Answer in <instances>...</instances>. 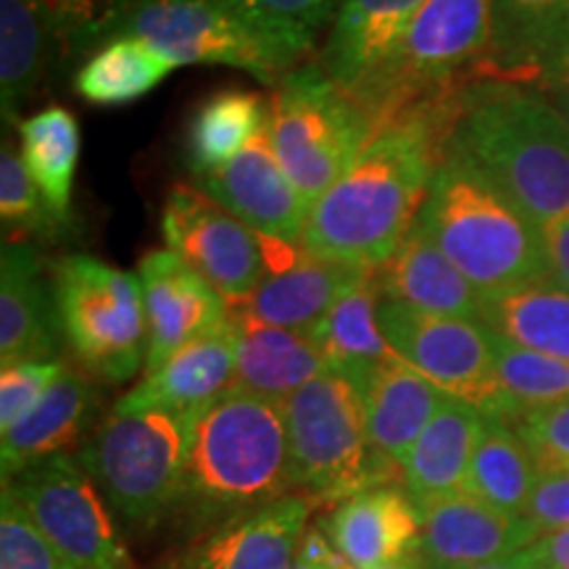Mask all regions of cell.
I'll return each mask as SVG.
<instances>
[{
    "instance_id": "1",
    "label": "cell",
    "mask_w": 569,
    "mask_h": 569,
    "mask_svg": "<svg viewBox=\"0 0 569 569\" xmlns=\"http://www.w3.org/2000/svg\"><path fill=\"white\" fill-rule=\"evenodd\" d=\"M448 98L415 106L375 132L359 159L311 206L301 240L306 251L361 269L386 264L425 203Z\"/></svg>"
},
{
    "instance_id": "2",
    "label": "cell",
    "mask_w": 569,
    "mask_h": 569,
    "mask_svg": "<svg viewBox=\"0 0 569 569\" xmlns=\"http://www.w3.org/2000/svg\"><path fill=\"white\" fill-rule=\"evenodd\" d=\"M440 146L543 227L569 213V124L546 92L482 80L448 98Z\"/></svg>"
},
{
    "instance_id": "3",
    "label": "cell",
    "mask_w": 569,
    "mask_h": 569,
    "mask_svg": "<svg viewBox=\"0 0 569 569\" xmlns=\"http://www.w3.org/2000/svg\"><path fill=\"white\" fill-rule=\"evenodd\" d=\"M417 222L480 296L551 280L543 227L443 146Z\"/></svg>"
},
{
    "instance_id": "4",
    "label": "cell",
    "mask_w": 569,
    "mask_h": 569,
    "mask_svg": "<svg viewBox=\"0 0 569 569\" xmlns=\"http://www.w3.org/2000/svg\"><path fill=\"white\" fill-rule=\"evenodd\" d=\"M293 465L284 403L230 388L198 411L184 498L211 515H243L290 496Z\"/></svg>"
},
{
    "instance_id": "5",
    "label": "cell",
    "mask_w": 569,
    "mask_h": 569,
    "mask_svg": "<svg viewBox=\"0 0 569 569\" xmlns=\"http://www.w3.org/2000/svg\"><path fill=\"white\" fill-rule=\"evenodd\" d=\"M196 415L172 409H117L82 448V467L106 501L132 522H156L184 498Z\"/></svg>"
},
{
    "instance_id": "6",
    "label": "cell",
    "mask_w": 569,
    "mask_h": 569,
    "mask_svg": "<svg viewBox=\"0 0 569 569\" xmlns=\"http://www.w3.org/2000/svg\"><path fill=\"white\" fill-rule=\"evenodd\" d=\"M290 465L296 488L319 501H348L382 488L401 469L375 453L367 432L365 398L346 375H319L284 401Z\"/></svg>"
},
{
    "instance_id": "7",
    "label": "cell",
    "mask_w": 569,
    "mask_h": 569,
    "mask_svg": "<svg viewBox=\"0 0 569 569\" xmlns=\"http://www.w3.org/2000/svg\"><path fill=\"white\" fill-rule=\"evenodd\" d=\"M269 138L284 174L311 209L359 159L375 138V124L319 63H306L277 82Z\"/></svg>"
},
{
    "instance_id": "8",
    "label": "cell",
    "mask_w": 569,
    "mask_h": 569,
    "mask_svg": "<svg viewBox=\"0 0 569 569\" xmlns=\"http://www.w3.org/2000/svg\"><path fill=\"white\" fill-rule=\"evenodd\" d=\"M490 0H425L380 74L353 98L375 132L415 106L457 92V77L486 59Z\"/></svg>"
},
{
    "instance_id": "9",
    "label": "cell",
    "mask_w": 569,
    "mask_h": 569,
    "mask_svg": "<svg viewBox=\"0 0 569 569\" xmlns=\"http://www.w3.org/2000/svg\"><path fill=\"white\" fill-rule=\"evenodd\" d=\"M63 338L80 365L106 382L138 375L148 356L142 282L96 256L71 253L51 269Z\"/></svg>"
},
{
    "instance_id": "10",
    "label": "cell",
    "mask_w": 569,
    "mask_h": 569,
    "mask_svg": "<svg viewBox=\"0 0 569 569\" xmlns=\"http://www.w3.org/2000/svg\"><path fill=\"white\" fill-rule=\"evenodd\" d=\"M146 40L174 67L211 63L277 84L298 67L224 0H138L124 32Z\"/></svg>"
},
{
    "instance_id": "11",
    "label": "cell",
    "mask_w": 569,
    "mask_h": 569,
    "mask_svg": "<svg viewBox=\"0 0 569 569\" xmlns=\"http://www.w3.org/2000/svg\"><path fill=\"white\" fill-rule=\"evenodd\" d=\"M38 530L71 565L80 569H134L111 503L82 461L67 453L27 467L3 480Z\"/></svg>"
},
{
    "instance_id": "12",
    "label": "cell",
    "mask_w": 569,
    "mask_h": 569,
    "mask_svg": "<svg viewBox=\"0 0 569 569\" xmlns=\"http://www.w3.org/2000/svg\"><path fill=\"white\" fill-rule=\"evenodd\" d=\"M380 327L393 351L446 396L509 422L496 375L493 332L482 319L422 315L382 298Z\"/></svg>"
},
{
    "instance_id": "13",
    "label": "cell",
    "mask_w": 569,
    "mask_h": 569,
    "mask_svg": "<svg viewBox=\"0 0 569 569\" xmlns=\"http://www.w3.org/2000/svg\"><path fill=\"white\" fill-rule=\"evenodd\" d=\"M161 234L169 251L193 267L224 298L240 306L264 277L259 232L232 217L201 188L174 184L161 211Z\"/></svg>"
},
{
    "instance_id": "14",
    "label": "cell",
    "mask_w": 569,
    "mask_h": 569,
    "mask_svg": "<svg viewBox=\"0 0 569 569\" xmlns=\"http://www.w3.org/2000/svg\"><path fill=\"white\" fill-rule=\"evenodd\" d=\"M264 253V277L246 303L232 306L256 322L284 327L311 336L340 296L372 269L319 259L301 243L259 234Z\"/></svg>"
},
{
    "instance_id": "15",
    "label": "cell",
    "mask_w": 569,
    "mask_h": 569,
    "mask_svg": "<svg viewBox=\"0 0 569 569\" xmlns=\"http://www.w3.org/2000/svg\"><path fill=\"white\" fill-rule=\"evenodd\" d=\"M196 188H201L253 232L284 243L303 240L311 209L277 161L269 138V119L230 163L196 177Z\"/></svg>"
},
{
    "instance_id": "16",
    "label": "cell",
    "mask_w": 569,
    "mask_h": 569,
    "mask_svg": "<svg viewBox=\"0 0 569 569\" xmlns=\"http://www.w3.org/2000/svg\"><path fill=\"white\" fill-rule=\"evenodd\" d=\"M422 517L419 553L430 569H465L530 549L540 532L522 515H509L467 490L417 503Z\"/></svg>"
},
{
    "instance_id": "17",
    "label": "cell",
    "mask_w": 569,
    "mask_h": 569,
    "mask_svg": "<svg viewBox=\"0 0 569 569\" xmlns=\"http://www.w3.org/2000/svg\"><path fill=\"white\" fill-rule=\"evenodd\" d=\"M138 277L148 317L146 372L159 369L169 356L230 317L224 298L169 248L142 256Z\"/></svg>"
},
{
    "instance_id": "18",
    "label": "cell",
    "mask_w": 569,
    "mask_h": 569,
    "mask_svg": "<svg viewBox=\"0 0 569 569\" xmlns=\"http://www.w3.org/2000/svg\"><path fill=\"white\" fill-rule=\"evenodd\" d=\"M315 498L290 493L267 507L224 517L172 569H290L301 549Z\"/></svg>"
},
{
    "instance_id": "19",
    "label": "cell",
    "mask_w": 569,
    "mask_h": 569,
    "mask_svg": "<svg viewBox=\"0 0 569 569\" xmlns=\"http://www.w3.org/2000/svg\"><path fill=\"white\" fill-rule=\"evenodd\" d=\"M63 336L53 284L32 243H3L0 256V361H53Z\"/></svg>"
},
{
    "instance_id": "20",
    "label": "cell",
    "mask_w": 569,
    "mask_h": 569,
    "mask_svg": "<svg viewBox=\"0 0 569 569\" xmlns=\"http://www.w3.org/2000/svg\"><path fill=\"white\" fill-rule=\"evenodd\" d=\"M327 536L353 569H377L415 557L422 543V517L409 490L369 488L340 503Z\"/></svg>"
},
{
    "instance_id": "21",
    "label": "cell",
    "mask_w": 569,
    "mask_h": 569,
    "mask_svg": "<svg viewBox=\"0 0 569 569\" xmlns=\"http://www.w3.org/2000/svg\"><path fill=\"white\" fill-rule=\"evenodd\" d=\"M425 0H340L322 69L356 98L396 53Z\"/></svg>"
},
{
    "instance_id": "22",
    "label": "cell",
    "mask_w": 569,
    "mask_h": 569,
    "mask_svg": "<svg viewBox=\"0 0 569 569\" xmlns=\"http://www.w3.org/2000/svg\"><path fill=\"white\" fill-rule=\"evenodd\" d=\"M234 386V327L232 319L193 340L153 372H146L117 409H172L198 415Z\"/></svg>"
},
{
    "instance_id": "23",
    "label": "cell",
    "mask_w": 569,
    "mask_h": 569,
    "mask_svg": "<svg viewBox=\"0 0 569 569\" xmlns=\"http://www.w3.org/2000/svg\"><path fill=\"white\" fill-rule=\"evenodd\" d=\"M367 411V432L375 453L403 472L411 446L443 407L446 393L403 359L386 361L356 380Z\"/></svg>"
},
{
    "instance_id": "24",
    "label": "cell",
    "mask_w": 569,
    "mask_h": 569,
    "mask_svg": "<svg viewBox=\"0 0 569 569\" xmlns=\"http://www.w3.org/2000/svg\"><path fill=\"white\" fill-rule=\"evenodd\" d=\"M382 298L436 317L480 319L482 296L453 267L425 227L415 222L398 251L375 269Z\"/></svg>"
},
{
    "instance_id": "25",
    "label": "cell",
    "mask_w": 569,
    "mask_h": 569,
    "mask_svg": "<svg viewBox=\"0 0 569 569\" xmlns=\"http://www.w3.org/2000/svg\"><path fill=\"white\" fill-rule=\"evenodd\" d=\"M234 327V388L288 401L296 390L327 372L325 356L303 332L256 322L230 306Z\"/></svg>"
},
{
    "instance_id": "26",
    "label": "cell",
    "mask_w": 569,
    "mask_h": 569,
    "mask_svg": "<svg viewBox=\"0 0 569 569\" xmlns=\"http://www.w3.org/2000/svg\"><path fill=\"white\" fill-rule=\"evenodd\" d=\"M92 403H96V390L88 377L74 369H63L38 407L3 432L0 440L3 480L17 478L38 461L67 453V448L82 438Z\"/></svg>"
},
{
    "instance_id": "27",
    "label": "cell",
    "mask_w": 569,
    "mask_h": 569,
    "mask_svg": "<svg viewBox=\"0 0 569 569\" xmlns=\"http://www.w3.org/2000/svg\"><path fill=\"white\" fill-rule=\"evenodd\" d=\"M486 415L448 396L403 461V486L417 503L465 490Z\"/></svg>"
},
{
    "instance_id": "28",
    "label": "cell",
    "mask_w": 569,
    "mask_h": 569,
    "mask_svg": "<svg viewBox=\"0 0 569 569\" xmlns=\"http://www.w3.org/2000/svg\"><path fill=\"white\" fill-rule=\"evenodd\" d=\"M380 301L382 293L372 269L353 282L315 327L309 338L325 356L330 372L346 375L356 382L372 367L401 359L382 336Z\"/></svg>"
},
{
    "instance_id": "29",
    "label": "cell",
    "mask_w": 569,
    "mask_h": 569,
    "mask_svg": "<svg viewBox=\"0 0 569 569\" xmlns=\"http://www.w3.org/2000/svg\"><path fill=\"white\" fill-rule=\"evenodd\" d=\"M565 32H569V0H490V46L480 71L532 77Z\"/></svg>"
},
{
    "instance_id": "30",
    "label": "cell",
    "mask_w": 569,
    "mask_h": 569,
    "mask_svg": "<svg viewBox=\"0 0 569 569\" xmlns=\"http://www.w3.org/2000/svg\"><path fill=\"white\" fill-rule=\"evenodd\" d=\"M480 319L509 343L569 361V290L553 280L482 296Z\"/></svg>"
},
{
    "instance_id": "31",
    "label": "cell",
    "mask_w": 569,
    "mask_h": 569,
    "mask_svg": "<svg viewBox=\"0 0 569 569\" xmlns=\"http://www.w3.org/2000/svg\"><path fill=\"white\" fill-rule=\"evenodd\" d=\"M21 161L48 206L61 222H69L71 188L80 161V124L63 106H48L19 122Z\"/></svg>"
},
{
    "instance_id": "32",
    "label": "cell",
    "mask_w": 569,
    "mask_h": 569,
    "mask_svg": "<svg viewBox=\"0 0 569 569\" xmlns=\"http://www.w3.org/2000/svg\"><path fill=\"white\" fill-rule=\"evenodd\" d=\"M536 482L538 469L522 438L517 436L515 425L488 417L467 472V493L509 515L525 517Z\"/></svg>"
},
{
    "instance_id": "33",
    "label": "cell",
    "mask_w": 569,
    "mask_h": 569,
    "mask_svg": "<svg viewBox=\"0 0 569 569\" xmlns=\"http://www.w3.org/2000/svg\"><path fill=\"white\" fill-rule=\"evenodd\" d=\"M172 69H177L174 63L146 40L122 34L82 63L74 77V90L88 103L124 106L159 88Z\"/></svg>"
},
{
    "instance_id": "34",
    "label": "cell",
    "mask_w": 569,
    "mask_h": 569,
    "mask_svg": "<svg viewBox=\"0 0 569 569\" xmlns=\"http://www.w3.org/2000/svg\"><path fill=\"white\" fill-rule=\"evenodd\" d=\"M264 98L248 90H222L198 106L188 132V163L196 177L222 169L267 124Z\"/></svg>"
},
{
    "instance_id": "35",
    "label": "cell",
    "mask_w": 569,
    "mask_h": 569,
    "mask_svg": "<svg viewBox=\"0 0 569 569\" xmlns=\"http://www.w3.org/2000/svg\"><path fill=\"white\" fill-rule=\"evenodd\" d=\"M53 46L46 19L32 0H0V109L17 122L46 69Z\"/></svg>"
},
{
    "instance_id": "36",
    "label": "cell",
    "mask_w": 569,
    "mask_h": 569,
    "mask_svg": "<svg viewBox=\"0 0 569 569\" xmlns=\"http://www.w3.org/2000/svg\"><path fill=\"white\" fill-rule=\"evenodd\" d=\"M493 332V330H490ZM496 375L507 398L509 422L532 409L557 407L569 401V361L528 351L493 332Z\"/></svg>"
},
{
    "instance_id": "37",
    "label": "cell",
    "mask_w": 569,
    "mask_h": 569,
    "mask_svg": "<svg viewBox=\"0 0 569 569\" xmlns=\"http://www.w3.org/2000/svg\"><path fill=\"white\" fill-rule=\"evenodd\" d=\"M46 19L61 59L96 53L106 42L122 38L138 0H32Z\"/></svg>"
},
{
    "instance_id": "38",
    "label": "cell",
    "mask_w": 569,
    "mask_h": 569,
    "mask_svg": "<svg viewBox=\"0 0 569 569\" xmlns=\"http://www.w3.org/2000/svg\"><path fill=\"white\" fill-rule=\"evenodd\" d=\"M284 53L301 61L332 27L340 0H224Z\"/></svg>"
},
{
    "instance_id": "39",
    "label": "cell",
    "mask_w": 569,
    "mask_h": 569,
    "mask_svg": "<svg viewBox=\"0 0 569 569\" xmlns=\"http://www.w3.org/2000/svg\"><path fill=\"white\" fill-rule=\"evenodd\" d=\"M0 219H3V243H32L40 234H53L61 222L51 211L46 196L27 172L21 153L3 142L0 151Z\"/></svg>"
},
{
    "instance_id": "40",
    "label": "cell",
    "mask_w": 569,
    "mask_h": 569,
    "mask_svg": "<svg viewBox=\"0 0 569 569\" xmlns=\"http://www.w3.org/2000/svg\"><path fill=\"white\" fill-rule=\"evenodd\" d=\"M0 569H80L48 543L6 488L0 501Z\"/></svg>"
},
{
    "instance_id": "41",
    "label": "cell",
    "mask_w": 569,
    "mask_h": 569,
    "mask_svg": "<svg viewBox=\"0 0 569 569\" xmlns=\"http://www.w3.org/2000/svg\"><path fill=\"white\" fill-rule=\"evenodd\" d=\"M511 425L528 448L538 478L569 472V401L532 409Z\"/></svg>"
},
{
    "instance_id": "42",
    "label": "cell",
    "mask_w": 569,
    "mask_h": 569,
    "mask_svg": "<svg viewBox=\"0 0 569 569\" xmlns=\"http://www.w3.org/2000/svg\"><path fill=\"white\" fill-rule=\"evenodd\" d=\"M63 369L61 361H17L0 369V432L30 415Z\"/></svg>"
},
{
    "instance_id": "43",
    "label": "cell",
    "mask_w": 569,
    "mask_h": 569,
    "mask_svg": "<svg viewBox=\"0 0 569 569\" xmlns=\"http://www.w3.org/2000/svg\"><path fill=\"white\" fill-rule=\"evenodd\" d=\"M525 517L538 532L569 528V472L538 478Z\"/></svg>"
},
{
    "instance_id": "44",
    "label": "cell",
    "mask_w": 569,
    "mask_h": 569,
    "mask_svg": "<svg viewBox=\"0 0 569 569\" xmlns=\"http://www.w3.org/2000/svg\"><path fill=\"white\" fill-rule=\"evenodd\" d=\"M290 569H353L348 561L340 557V551L332 546L327 532L319 528L306 530L301 540V549L296 553V561Z\"/></svg>"
},
{
    "instance_id": "45",
    "label": "cell",
    "mask_w": 569,
    "mask_h": 569,
    "mask_svg": "<svg viewBox=\"0 0 569 569\" xmlns=\"http://www.w3.org/2000/svg\"><path fill=\"white\" fill-rule=\"evenodd\" d=\"M543 248L551 280L569 290V213L543 224Z\"/></svg>"
},
{
    "instance_id": "46",
    "label": "cell",
    "mask_w": 569,
    "mask_h": 569,
    "mask_svg": "<svg viewBox=\"0 0 569 569\" xmlns=\"http://www.w3.org/2000/svg\"><path fill=\"white\" fill-rule=\"evenodd\" d=\"M528 553L538 569H569V528L540 532Z\"/></svg>"
},
{
    "instance_id": "47",
    "label": "cell",
    "mask_w": 569,
    "mask_h": 569,
    "mask_svg": "<svg viewBox=\"0 0 569 569\" xmlns=\"http://www.w3.org/2000/svg\"><path fill=\"white\" fill-rule=\"evenodd\" d=\"M536 80L549 88H569V32L561 34V38L549 48V53L540 59L536 67Z\"/></svg>"
},
{
    "instance_id": "48",
    "label": "cell",
    "mask_w": 569,
    "mask_h": 569,
    "mask_svg": "<svg viewBox=\"0 0 569 569\" xmlns=\"http://www.w3.org/2000/svg\"><path fill=\"white\" fill-rule=\"evenodd\" d=\"M465 569H538V567H536V561L530 559L528 549H525V551L515 553V557L486 561V565H475V567H465Z\"/></svg>"
},
{
    "instance_id": "49",
    "label": "cell",
    "mask_w": 569,
    "mask_h": 569,
    "mask_svg": "<svg viewBox=\"0 0 569 569\" xmlns=\"http://www.w3.org/2000/svg\"><path fill=\"white\" fill-rule=\"evenodd\" d=\"M546 96L551 98L553 106H557L559 113L567 119V124H569V88H549L546 90Z\"/></svg>"
},
{
    "instance_id": "50",
    "label": "cell",
    "mask_w": 569,
    "mask_h": 569,
    "mask_svg": "<svg viewBox=\"0 0 569 569\" xmlns=\"http://www.w3.org/2000/svg\"><path fill=\"white\" fill-rule=\"evenodd\" d=\"M377 569H430V567H427L425 559H419L417 553H415V557H407V559H401V561H393V565L377 567Z\"/></svg>"
}]
</instances>
